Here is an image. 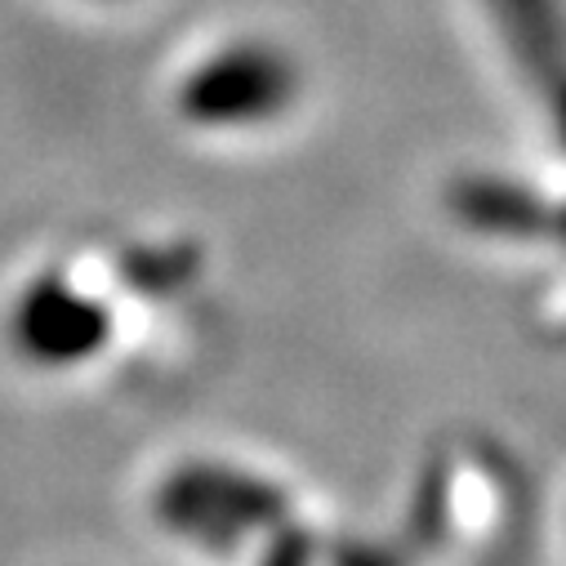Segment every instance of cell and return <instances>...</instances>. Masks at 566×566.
Segmentation results:
<instances>
[{
	"label": "cell",
	"mask_w": 566,
	"mask_h": 566,
	"mask_svg": "<svg viewBox=\"0 0 566 566\" xmlns=\"http://www.w3.org/2000/svg\"><path fill=\"white\" fill-rule=\"evenodd\" d=\"M157 522L201 553H237L291 526V495L254 469L192 460L161 478L153 495Z\"/></svg>",
	"instance_id": "7a4b0ae2"
},
{
	"label": "cell",
	"mask_w": 566,
	"mask_h": 566,
	"mask_svg": "<svg viewBox=\"0 0 566 566\" xmlns=\"http://www.w3.org/2000/svg\"><path fill=\"white\" fill-rule=\"evenodd\" d=\"M451 219L495 245H553L566 254V197L504 175H464L447 188Z\"/></svg>",
	"instance_id": "5b68a950"
},
{
	"label": "cell",
	"mask_w": 566,
	"mask_h": 566,
	"mask_svg": "<svg viewBox=\"0 0 566 566\" xmlns=\"http://www.w3.org/2000/svg\"><path fill=\"white\" fill-rule=\"evenodd\" d=\"M304 98V67L300 59L268 36L223 41L219 50L201 54L179 90L175 107L188 125L210 134H254L286 120Z\"/></svg>",
	"instance_id": "6da1fadb"
},
{
	"label": "cell",
	"mask_w": 566,
	"mask_h": 566,
	"mask_svg": "<svg viewBox=\"0 0 566 566\" xmlns=\"http://www.w3.org/2000/svg\"><path fill=\"white\" fill-rule=\"evenodd\" d=\"M112 339V313L98 295L76 286L63 272L28 281L10 308V344L41 370H72L94 361Z\"/></svg>",
	"instance_id": "3957f363"
},
{
	"label": "cell",
	"mask_w": 566,
	"mask_h": 566,
	"mask_svg": "<svg viewBox=\"0 0 566 566\" xmlns=\"http://www.w3.org/2000/svg\"><path fill=\"white\" fill-rule=\"evenodd\" d=\"M268 566H308V544H304L291 526H281V531L272 535V557H268Z\"/></svg>",
	"instance_id": "8992f818"
},
{
	"label": "cell",
	"mask_w": 566,
	"mask_h": 566,
	"mask_svg": "<svg viewBox=\"0 0 566 566\" xmlns=\"http://www.w3.org/2000/svg\"><path fill=\"white\" fill-rule=\"evenodd\" d=\"M486 19L513 72L535 94L548 138L566 153V0H486Z\"/></svg>",
	"instance_id": "277c9868"
}]
</instances>
